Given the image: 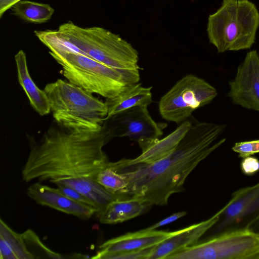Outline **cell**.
Wrapping results in <instances>:
<instances>
[{"instance_id": "cell-5", "label": "cell", "mask_w": 259, "mask_h": 259, "mask_svg": "<svg viewBox=\"0 0 259 259\" xmlns=\"http://www.w3.org/2000/svg\"><path fill=\"white\" fill-rule=\"evenodd\" d=\"M259 28V12L249 0H223L208 18L209 42L219 53L250 49Z\"/></svg>"}, {"instance_id": "cell-17", "label": "cell", "mask_w": 259, "mask_h": 259, "mask_svg": "<svg viewBox=\"0 0 259 259\" xmlns=\"http://www.w3.org/2000/svg\"><path fill=\"white\" fill-rule=\"evenodd\" d=\"M152 87H144L141 83H135L130 84L117 96L106 99L107 116L137 106L148 107L152 102Z\"/></svg>"}, {"instance_id": "cell-7", "label": "cell", "mask_w": 259, "mask_h": 259, "mask_svg": "<svg viewBox=\"0 0 259 259\" xmlns=\"http://www.w3.org/2000/svg\"><path fill=\"white\" fill-rule=\"evenodd\" d=\"M166 259H259V232L226 231L169 255Z\"/></svg>"}, {"instance_id": "cell-6", "label": "cell", "mask_w": 259, "mask_h": 259, "mask_svg": "<svg viewBox=\"0 0 259 259\" xmlns=\"http://www.w3.org/2000/svg\"><path fill=\"white\" fill-rule=\"evenodd\" d=\"M69 82L106 99L114 98L131 84L138 83L127 75L83 54L71 49L50 51Z\"/></svg>"}, {"instance_id": "cell-12", "label": "cell", "mask_w": 259, "mask_h": 259, "mask_svg": "<svg viewBox=\"0 0 259 259\" xmlns=\"http://www.w3.org/2000/svg\"><path fill=\"white\" fill-rule=\"evenodd\" d=\"M27 194L37 203L47 206L80 219L88 220L97 213L94 208L80 203L68 197L59 189L34 183L27 189Z\"/></svg>"}, {"instance_id": "cell-8", "label": "cell", "mask_w": 259, "mask_h": 259, "mask_svg": "<svg viewBox=\"0 0 259 259\" xmlns=\"http://www.w3.org/2000/svg\"><path fill=\"white\" fill-rule=\"evenodd\" d=\"M217 90L203 79L187 74L178 81L160 99L159 111L164 119L181 123L198 108L210 103Z\"/></svg>"}, {"instance_id": "cell-27", "label": "cell", "mask_w": 259, "mask_h": 259, "mask_svg": "<svg viewBox=\"0 0 259 259\" xmlns=\"http://www.w3.org/2000/svg\"><path fill=\"white\" fill-rule=\"evenodd\" d=\"M1 259H18L13 249L7 241L0 236Z\"/></svg>"}, {"instance_id": "cell-15", "label": "cell", "mask_w": 259, "mask_h": 259, "mask_svg": "<svg viewBox=\"0 0 259 259\" xmlns=\"http://www.w3.org/2000/svg\"><path fill=\"white\" fill-rule=\"evenodd\" d=\"M15 60L19 83L25 92L31 106L39 115L48 114L51 112L48 98L45 91L39 89L30 77L24 52L20 50L15 55Z\"/></svg>"}, {"instance_id": "cell-23", "label": "cell", "mask_w": 259, "mask_h": 259, "mask_svg": "<svg viewBox=\"0 0 259 259\" xmlns=\"http://www.w3.org/2000/svg\"><path fill=\"white\" fill-rule=\"evenodd\" d=\"M156 245L136 251L106 254L99 259H148Z\"/></svg>"}, {"instance_id": "cell-18", "label": "cell", "mask_w": 259, "mask_h": 259, "mask_svg": "<svg viewBox=\"0 0 259 259\" xmlns=\"http://www.w3.org/2000/svg\"><path fill=\"white\" fill-rule=\"evenodd\" d=\"M189 120L181 123L171 133L162 139H158L150 147L134 159L123 158L128 164L151 163L169 155L192 125Z\"/></svg>"}, {"instance_id": "cell-24", "label": "cell", "mask_w": 259, "mask_h": 259, "mask_svg": "<svg viewBox=\"0 0 259 259\" xmlns=\"http://www.w3.org/2000/svg\"><path fill=\"white\" fill-rule=\"evenodd\" d=\"M232 150L238 154V157L245 158L259 153V140L237 142Z\"/></svg>"}, {"instance_id": "cell-28", "label": "cell", "mask_w": 259, "mask_h": 259, "mask_svg": "<svg viewBox=\"0 0 259 259\" xmlns=\"http://www.w3.org/2000/svg\"><path fill=\"white\" fill-rule=\"evenodd\" d=\"M187 214V212L185 211H181L175 213L164 219L161 220L160 221L156 223V224L153 225L149 227L148 228H146L147 230H155L157 228L166 225L167 224H170L176 220L180 219L181 218L184 217Z\"/></svg>"}, {"instance_id": "cell-3", "label": "cell", "mask_w": 259, "mask_h": 259, "mask_svg": "<svg viewBox=\"0 0 259 259\" xmlns=\"http://www.w3.org/2000/svg\"><path fill=\"white\" fill-rule=\"evenodd\" d=\"M51 111L58 124L78 133L101 131L108 114L105 102L76 85L61 79L45 87Z\"/></svg>"}, {"instance_id": "cell-14", "label": "cell", "mask_w": 259, "mask_h": 259, "mask_svg": "<svg viewBox=\"0 0 259 259\" xmlns=\"http://www.w3.org/2000/svg\"><path fill=\"white\" fill-rule=\"evenodd\" d=\"M173 232L144 229L128 233L103 243L100 250L91 258L99 259L106 254L136 251L155 245L170 237Z\"/></svg>"}, {"instance_id": "cell-20", "label": "cell", "mask_w": 259, "mask_h": 259, "mask_svg": "<svg viewBox=\"0 0 259 259\" xmlns=\"http://www.w3.org/2000/svg\"><path fill=\"white\" fill-rule=\"evenodd\" d=\"M97 182L111 193L126 194V190L128 184L127 178L123 174L117 172L110 161L99 173Z\"/></svg>"}, {"instance_id": "cell-25", "label": "cell", "mask_w": 259, "mask_h": 259, "mask_svg": "<svg viewBox=\"0 0 259 259\" xmlns=\"http://www.w3.org/2000/svg\"><path fill=\"white\" fill-rule=\"evenodd\" d=\"M57 186L61 192L68 197L80 203L94 208L97 209V213L99 212L98 208L92 200L75 190L63 185H58Z\"/></svg>"}, {"instance_id": "cell-30", "label": "cell", "mask_w": 259, "mask_h": 259, "mask_svg": "<svg viewBox=\"0 0 259 259\" xmlns=\"http://www.w3.org/2000/svg\"><path fill=\"white\" fill-rule=\"evenodd\" d=\"M249 229L254 231L259 232V216L250 225Z\"/></svg>"}, {"instance_id": "cell-10", "label": "cell", "mask_w": 259, "mask_h": 259, "mask_svg": "<svg viewBox=\"0 0 259 259\" xmlns=\"http://www.w3.org/2000/svg\"><path fill=\"white\" fill-rule=\"evenodd\" d=\"M221 210L213 226L214 236L232 230L249 228L259 216V182L234 192Z\"/></svg>"}, {"instance_id": "cell-1", "label": "cell", "mask_w": 259, "mask_h": 259, "mask_svg": "<svg viewBox=\"0 0 259 259\" xmlns=\"http://www.w3.org/2000/svg\"><path fill=\"white\" fill-rule=\"evenodd\" d=\"M112 139L103 128L94 133H78L50 126L32 142L22 170L23 181H49L70 187L92 200L102 211L119 196L97 182L109 161L103 148Z\"/></svg>"}, {"instance_id": "cell-13", "label": "cell", "mask_w": 259, "mask_h": 259, "mask_svg": "<svg viewBox=\"0 0 259 259\" xmlns=\"http://www.w3.org/2000/svg\"><path fill=\"white\" fill-rule=\"evenodd\" d=\"M221 211V209L205 221L174 231L170 237L156 245L148 259H166L172 253L198 243L199 239L218 222Z\"/></svg>"}, {"instance_id": "cell-4", "label": "cell", "mask_w": 259, "mask_h": 259, "mask_svg": "<svg viewBox=\"0 0 259 259\" xmlns=\"http://www.w3.org/2000/svg\"><path fill=\"white\" fill-rule=\"evenodd\" d=\"M58 30L88 56L139 82L138 52L119 35L100 27H81L71 21L60 25Z\"/></svg>"}, {"instance_id": "cell-11", "label": "cell", "mask_w": 259, "mask_h": 259, "mask_svg": "<svg viewBox=\"0 0 259 259\" xmlns=\"http://www.w3.org/2000/svg\"><path fill=\"white\" fill-rule=\"evenodd\" d=\"M227 94L235 105L259 112V54L248 52L229 82Z\"/></svg>"}, {"instance_id": "cell-22", "label": "cell", "mask_w": 259, "mask_h": 259, "mask_svg": "<svg viewBox=\"0 0 259 259\" xmlns=\"http://www.w3.org/2000/svg\"><path fill=\"white\" fill-rule=\"evenodd\" d=\"M25 246L32 255L33 258H37L36 255H46L50 258H64L60 254L50 250L46 246L36 234L32 230H28L21 234Z\"/></svg>"}, {"instance_id": "cell-9", "label": "cell", "mask_w": 259, "mask_h": 259, "mask_svg": "<svg viewBox=\"0 0 259 259\" xmlns=\"http://www.w3.org/2000/svg\"><path fill=\"white\" fill-rule=\"evenodd\" d=\"M166 126L156 122L147 107L137 106L107 116L102 127L112 139L126 137L137 142L143 152L161 138Z\"/></svg>"}, {"instance_id": "cell-29", "label": "cell", "mask_w": 259, "mask_h": 259, "mask_svg": "<svg viewBox=\"0 0 259 259\" xmlns=\"http://www.w3.org/2000/svg\"><path fill=\"white\" fill-rule=\"evenodd\" d=\"M21 0H0V18L4 13L18 2Z\"/></svg>"}, {"instance_id": "cell-19", "label": "cell", "mask_w": 259, "mask_h": 259, "mask_svg": "<svg viewBox=\"0 0 259 259\" xmlns=\"http://www.w3.org/2000/svg\"><path fill=\"white\" fill-rule=\"evenodd\" d=\"M12 13L22 20L30 23L41 24L49 21L54 9L47 4L21 0L11 8Z\"/></svg>"}, {"instance_id": "cell-16", "label": "cell", "mask_w": 259, "mask_h": 259, "mask_svg": "<svg viewBox=\"0 0 259 259\" xmlns=\"http://www.w3.org/2000/svg\"><path fill=\"white\" fill-rule=\"evenodd\" d=\"M151 205L140 199L131 197L111 202L102 211L96 214L101 223L114 224L143 214Z\"/></svg>"}, {"instance_id": "cell-26", "label": "cell", "mask_w": 259, "mask_h": 259, "mask_svg": "<svg viewBox=\"0 0 259 259\" xmlns=\"http://www.w3.org/2000/svg\"><path fill=\"white\" fill-rule=\"evenodd\" d=\"M242 172L247 176H252L259 170V160L253 156L243 158L240 164Z\"/></svg>"}, {"instance_id": "cell-2", "label": "cell", "mask_w": 259, "mask_h": 259, "mask_svg": "<svg viewBox=\"0 0 259 259\" xmlns=\"http://www.w3.org/2000/svg\"><path fill=\"white\" fill-rule=\"evenodd\" d=\"M227 125L210 122L192 124L174 150L166 157L151 163L128 164L123 159L111 162L126 177V194L151 205H165L173 194L184 190L191 172L225 143L220 138Z\"/></svg>"}, {"instance_id": "cell-21", "label": "cell", "mask_w": 259, "mask_h": 259, "mask_svg": "<svg viewBox=\"0 0 259 259\" xmlns=\"http://www.w3.org/2000/svg\"><path fill=\"white\" fill-rule=\"evenodd\" d=\"M0 236L11 246L18 259L33 258L25 246L21 234H18L12 230L2 219L0 221Z\"/></svg>"}]
</instances>
